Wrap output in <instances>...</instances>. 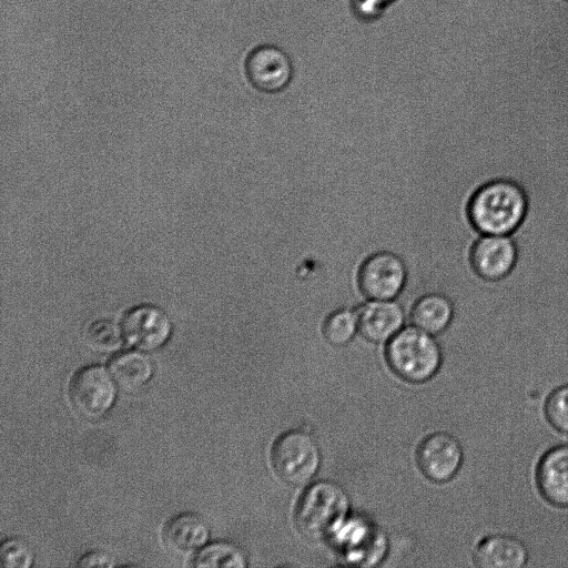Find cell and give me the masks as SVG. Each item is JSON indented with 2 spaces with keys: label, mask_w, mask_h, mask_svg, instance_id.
I'll list each match as a JSON object with an SVG mask.
<instances>
[{
  "label": "cell",
  "mask_w": 568,
  "mask_h": 568,
  "mask_svg": "<svg viewBox=\"0 0 568 568\" xmlns=\"http://www.w3.org/2000/svg\"><path fill=\"white\" fill-rule=\"evenodd\" d=\"M109 371L119 387L134 392L152 378L154 365L143 351H125L110 361Z\"/></svg>",
  "instance_id": "16"
},
{
  "label": "cell",
  "mask_w": 568,
  "mask_h": 568,
  "mask_svg": "<svg viewBox=\"0 0 568 568\" xmlns=\"http://www.w3.org/2000/svg\"><path fill=\"white\" fill-rule=\"evenodd\" d=\"M112 558L104 551H90L81 556L77 562L78 567H112Z\"/></svg>",
  "instance_id": "24"
},
{
  "label": "cell",
  "mask_w": 568,
  "mask_h": 568,
  "mask_svg": "<svg viewBox=\"0 0 568 568\" xmlns=\"http://www.w3.org/2000/svg\"><path fill=\"white\" fill-rule=\"evenodd\" d=\"M544 414L552 428L568 434V384L550 392L545 400Z\"/></svg>",
  "instance_id": "21"
},
{
  "label": "cell",
  "mask_w": 568,
  "mask_h": 568,
  "mask_svg": "<svg viewBox=\"0 0 568 568\" xmlns=\"http://www.w3.org/2000/svg\"><path fill=\"white\" fill-rule=\"evenodd\" d=\"M245 73L250 83L261 92L283 91L294 74L290 55L274 44H261L254 48L245 61Z\"/></svg>",
  "instance_id": "9"
},
{
  "label": "cell",
  "mask_w": 568,
  "mask_h": 568,
  "mask_svg": "<svg viewBox=\"0 0 568 568\" xmlns=\"http://www.w3.org/2000/svg\"><path fill=\"white\" fill-rule=\"evenodd\" d=\"M528 558L526 545L517 537L505 534L483 538L473 552L474 565L479 568H521Z\"/></svg>",
  "instance_id": "14"
},
{
  "label": "cell",
  "mask_w": 568,
  "mask_h": 568,
  "mask_svg": "<svg viewBox=\"0 0 568 568\" xmlns=\"http://www.w3.org/2000/svg\"><path fill=\"white\" fill-rule=\"evenodd\" d=\"M518 260V246L513 235H480L473 243L469 262L474 272L486 281L505 278Z\"/></svg>",
  "instance_id": "11"
},
{
  "label": "cell",
  "mask_w": 568,
  "mask_h": 568,
  "mask_svg": "<svg viewBox=\"0 0 568 568\" xmlns=\"http://www.w3.org/2000/svg\"><path fill=\"white\" fill-rule=\"evenodd\" d=\"M407 282V268L397 254L381 251L368 256L358 270L357 283L368 300H395Z\"/></svg>",
  "instance_id": "7"
},
{
  "label": "cell",
  "mask_w": 568,
  "mask_h": 568,
  "mask_svg": "<svg viewBox=\"0 0 568 568\" xmlns=\"http://www.w3.org/2000/svg\"><path fill=\"white\" fill-rule=\"evenodd\" d=\"M271 465L284 483L302 486L317 474L322 455L315 437L307 430L294 428L282 433L271 448Z\"/></svg>",
  "instance_id": "4"
},
{
  "label": "cell",
  "mask_w": 568,
  "mask_h": 568,
  "mask_svg": "<svg viewBox=\"0 0 568 568\" xmlns=\"http://www.w3.org/2000/svg\"><path fill=\"white\" fill-rule=\"evenodd\" d=\"M453 318V302L440 293L425 294L416 301L410 311L413 325L432 335L443 333L450 325Z\"/></svg>",
  "instance_id": "17"
},
{
  "label": "cell",
  "mask_w": 568,
  "mask_h": 568,
  "mask_svg": "<svg viewBox=\"0 0 568 568\" xmlns=\"http://www.w3.org/2000/svg\"><path fill=\"white\" fill-rule=\"evenodd\" d=\"M349 9L353 16L364 23L378 20L386 10L365 0H349Z\"/></svg>",
  "instance_id": "23"
},
{
  "label": "cell",
  "mask_w": 568,
  "mask_h": 568,
  "mask_svg": "<svg viewBox=\"0 0 568 568\" xmlns=\"http://www.w3.org/2000/svg\"><path fill=\"white\" fill-rule=\"evenodd\" d=\"M385 358L399 378L420 384L433 378L443 362L442 349L432 334L416 327H403L385 348Z\"/></svg>",
  "instance_id": "3"
},
{
  "label": "cell",
  "mask_w": 568,
  "mask_h": 568,
  "mask_svg": "<svg viewBox=\"0 0 568 568\" xmlns=\"http://www.w3.org/2000/svg\"><path fill=\"white\" fill-rule=\"evenodd\" d=\"M358 332L372 343H385L395 336L405 322V313L395 300H369L356 310Z\"/></svg>",
  "instance_id": "13"
},
{
  "label": "cell",
  "mask_w": 568,
  "mask_h": 568,
  "mask_svg": "<svg viewBox=\"0 0 568 568\" xmlns=\"http://www.w3.org/2000/svg\"><path fill=\"white\" fill-rule=\"evenodd\" d=\"M33 558L32 549L20 538H9L1 545L0 559L4 568H30Z\"/></svg>",
  "instance_id": "22"
},
{
  "label": "cell",
  "mask_w": 568,
  "mask_h": 568,
  "mask_svg": "<svg viewBox=\"0 0 568 568\" xmlns=\"http://www.w3.org/2000/svg\"><path fill=\"white\" fill-rule=\"evenodd\" d=\"M464 450L452 434L436 432L422 439L416 449V463L423 475L434 483H447L459 471Z\"/></svg>",
  "instance_id": "8"
},
{
  "label": "cell",
  "mask_w": 568,
  "mask_h": 568,
  "mask_svg": "<svg viewBox=\"0 0 568 568\" xmlns=\"http://www.w3.org/2000/svg\"><path fill=\"white\" fill-rule=\"evenodd\" d=\"M247 565L242 549L227 541H215L201 548L195 555L194 567L244 568Z\"/></svg>",
  "instance_id": "18"
},
{
  "label": "cell",
  "mask_w": 568,
  "mask_h": 568,
  "mask_svg": "<svg viewBox=\"0 0 568 568\" xmlns=\"http://www.w3.org/2000/svg\"><path fill=\"white\" fill-rule=\"evenodd\" d=\"M329 540L345 561L356 566H374L386 551L382 531L366 518L351 514Z\"/></svg>",
  "instance_id": "6"
},
{
  "label": "cell",
  "mask_w": 568,
  "mask_h": 568,
  "mask_svg": "<svg viewBox=\"0 0 568 568\" xmlns=\"http://www.w3.org/2000/svg\"><path fill=\"white\" fill-rule=\"evenodd\" d=\"M365 1H368L371 3H374V4L378 6V7L387 9V7L389 4H392L395 0H365Z\"/></svg>",
  "instance_id": "25"
},
{
  "label": "cell",
  "mask_w": 568,
  "mask_h": 568,
  "mask_svg": "<svg viewBox=\"0 0 568 568\" xmlns=\"http://www.w3.org/2000/svg\"><path fill=\"white\" fill-rule=\"evenodd\" d=\"M322 332L331 345L338 347L347 345L358 332L356 311L335 310L325 318Z\"/></svg>",
  "instance_id": "19"
},
{
  "label": "cell",
  "mask_w": 568,
  "mask_h": 568,
  "mask_svg": "<svg viewBox=\"0 0 568 568\" xmlns=\"http://www.w3.org/2000/svg\"><path fill=\"white\" fill-rule=\"evenodd\" d=\"M535 478L541 497L548 504L568 508V444L554 446L541 456Z\"/></svg>",
  "instance_id": "12"
},
{
  "label": "cell",
  "mask_w": 568,
  "mask_h": 568,
  "mask_svg": "<svg viewBox=\"0 0 568 568\" xmlns=\"http://www.w3.org/2000/svg\"><path fill=\"white\" fill-rule=\"evenodd\" d=\"M121 329L129 345L149 352L160 348L168 342L172 333V323L162 308L141 304L123 315Z\"/></svg>",
  "instance_id": "10"
},
{
  "label": "cell",
  "mask_w": 568,
  "mask_h": 568,
  "mask_svg": "<svg viewBox=\"0 0 568 568\" xmlns=\"http://www.w3.org/2000/svg\"><path fill=\"white\" fill-rule=\"evenodd\" d=\"M466 210L480 235H511L527 216L528 196L518 182L495 179L474 191Z\"/></svg>",
  "instance_id": "1"
},
{
  "label": "cell",
  "mask_w": 568,
  "mask_h": 568,
  "mask_svg": "<svg viewBox=\"0 0 568 568\" xmlns=\"http://www.w3.org/2000/svg\"><path fill=\"white\" fill-rule=\"evenodd\" d=\"M89 344L99 352H112L122 344L123 334L121 326L111 320L94 321L88 328Z\"/></svg>",
  "instance_id": "20"
},
{
  "label": "cell",
  "mask_w": 568,
  "mask_h": 568,
  "mask_svg": "<svg viewBox=\"0 0 568 568\" xmlns=\"http://www.w3.org/2000/svg\"><path fill=\"white\" fill-rule=\"evenodd\" d=\"M349 510V497L341 485L318 480L301 494L294 509V523L304 538L312 541L325 540L348 517Z\"/></svg>",
  "instance_id": "2"
},
{
  "label": "cell",
  "mask_w": 568,
  "mask_h": 568,
  "mask_svg": "<svg viewBox=\"0 0 568 568\" xmlns=\"http://www.w3.org/2000/svg\"><path fill=\"white\" fill-rule=\"evenodd\" d=\"M69 396L75 410L88 419L104 416L116 397V383L104 367L89 365L80 368L69 385Z\"/></svg>",
  "instance_id": "5"
},
{
  "label": "cell",
  "mask_w": 568,
  "mask_h": 568,
  "mask_svg": "<svg viewBox=\"0 0 568 568\" xmlns=\"http://www.w3.org/2000/svg\"><path fill=\"white\" fill-rule=\"evenodd\" d=\"M209 537V526L193 513H182L171 517L163 528L165 545L180 552H189L204 547Z\"/></svg>",
  "instance_id": "15"
}]
</instances>
